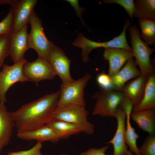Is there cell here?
Here are the masks:
<instances>
[{"label": "cell", "mask_w": 155, "mask_h": 155, "mask_svg": "<svg viewBox=\"0 0 155 155\" xmlns=\"http://www.w3.org/2000/svg\"><path fill=\"white\" fill-rule=\"evenodd\" d=\"M60 93L59 90L46 95L10 112L17 132L35 129L52 120L57 106Z\"/></svg>", "instance_id": "cell-1"}, {"label": "cell", "mask_w": 155, "mask_h": 155, "mask_svg": "<svg viewBox=\"0 0 155 155\" xmlns=\"http://www.w3.org/2000/svg\"><path fill=\"white\" fill-rule=\"evenodd\" d=\"M89 112L85 106L74 104L57 106L53 117V119L67 122L80 127L83 132L92 135L95 132L94 124L88 120Z\"/></svg>", "instance_id": "cell-2"}, {"label": "cell", "mask_w": 155, "mask_h": 155, "mask_svg": "<svg viewBox=\"0 0 155 155\" xmlns=\"http://www.w3.org/2000/svg\"><path fill=\"white\" fill-rule=\"evenodd\" d=\"M130 25L129 21L126 20L121 33L112 40L105 42H98L93 41L86 38L82 34H79L72 43V45L75 47L82 49L81 55L82 60L84 62L89 61V55L93 49L96 48H119L131 52V49L127 43L126 35L127 29Z\"/></svg>", "instance_id": "cell-3"}, {"label": "cell", "mask_w": 155, "mask_h": 155, "mask_svg": "<svg viewBox=\"0 0 155 155\" xmlns=\"http://www.w3.org/2000/svg\"><path fill=\"white\" fill-rule=\"evenodd\" d=\"M129 27L128 30L132 45L131 52L135 59V63L139 66L141 75H149L154 73V67L150 60V55L154 49L142 40L136 25H130Z\"/></svg>", "instance_id": "cell-4"}, {"label": "cell", "mask_w": 155, "mask_h": 155, "mask_svg": "<svg viewBox=\"0 0 155 155\" xmlns=\"http://www.w3.org/2000/svg\"><path fill=\"white\" fill-rule=\"evenodd\" d=\"M124 97L121 91L100 89L92 96L96 101L92 115L115 117L117 108Z\"/></svg>", "instance_id": "cell-5"}, {"label": "cell", "mask_w": 155, "mask_h": 155, "mask_svg": "<svg viewBox=\"0 0 155 155\" xmlns=\"http://www.w3.org/2000/svg\"><path fill=\"white\" fill-rule=\"evenodd\" d=\"M28 23L31 26L30 32L28 34L29 49L36 51L38 57L47 59L53 44L46 37L42 21L34 11L30 16Z\"/></svg>", "instance_id": "cell-6"}, {"label": "cell", "mask_w": 155, "mask_h": 155, "mask_svg": "<svg viewBox=\"0 0 155 155\" xmlns=\"http://www.w3.org/2000/svg\"><path fill=\"white\" fill-rule=\"evenodd\" d=\"M91 78L89 73L64 86H61L57 106L74 104L85 106V88Z\"/></svg>", "instance_id": "cell-7"}, {"label": "cell", "mask_w": 155, "mask_h": 155, "mask_svg": "<svg viewBox=\"0 0 155 155\" xmlns=\"http://www.w3.org/2000/svg\"><path fill=\"white\" fill-rule=\"evenodd\" d=\"M26 60L10 65L3 64L0 70V103L6 102V93L9 88L14 84L29 81L24 75L23 67Z\"/></svg>", "instance_id": "cell-8"}, {"label": "cell", "mask_w": 155, "mask_h": 155, "mask_svg": "<svg viewBox=\"0 0 155 155\" xmlns=\"http://www.w3.org/2000/svg\"><path fill=\"white\" fill-rule=\"evenodd\" d=\"M23 72L29 81L36 83L43 80H53L56 75L48 60L39 57L32 62L26 60Z\"/></svg>", "instance_id": "cell-9"}, {"label": "cell", "mask_w": 155, "mask_h": 155, "mask_svg": "<svg viewBox=\"0 0 155 155\" xmlns=\"http://www.w3.org/2000/svg\"><path fill=\"white\" fill-rule=\"evenodd\" d=\"M47 59L56 75L61 78L62 82L61 86L65 85L74 80L70 71L71 60L59 47L53 44Z\"/></svg>", "instance_id": "cell-10"}, {"label": "cell", "mask_w": 155, "mask_h": 155, "mask_svg": "<svg viewBox=\"0 0 155 155\" xmlns=\"http://www.w3.org/2000/svg\"><path fill=\"white\" fill-rule=\"evenodd\" d=\"M28 24L19 30L12 32L10 34L9 56L14 64L19 62L24 59V54L29 49L28 40Z\"/></svg>", "instance_id": "cell-11"}, {"label": "cell", "mask_w": 155, "mask_h": 155, "mask_svg": "<svg viewBox=\"0 0 155 155\" xmlns=\"http://www.w3.org/2000/svg\"><path fill=\"white\" fill-rule=\"evenodd\" d=\"M37 1V0L18 1L14 7L12 8L13 32H17L28 24Z\"/></svg>", "instance_id": "cell-12"}, {"label": "cell", "mask_w": 155, "mask_h": 155, "mask_svg": "<svg viewBox=\"0 0 155 155\" xmlns=\"http://www.w3.org/2000/svg\"><path fill=\"white\" fill-rule=\"evenodd\" d=\"M115 118L117 122L115 133L112 139L106 143L112 144L113 155H125L128 150L125 141L126 115L124 111L119 106L117 108Z\"/></svg>", "instance_id": "cell-13"}, {"label": "cell", "mask_w": 155, "mask_h": 155, "mask_svg": "<svg viewBox=\"0 0 155 155\" xmlns=\"http://www.w3.org/2000/svg\"><path fill=\"white\" fill-rule=\"evenodd\" d=\"M104 49L103 57L108 61V74L111 76L116 74L124 63L133 57L131 52L125 49L114 48Z\"/></svg>", "instance_id": "cell-14"}, {"label": "cell", "mask_w": 155, "mask_h": 155, "mask_svg": "<svg viewBox=\"0 0 155 155\" xmlns=\"http://www.w3.org/2000/svg\"><path fill=\"white\" fill-rule=\"evenodd\" d=\"M150 75H141L134 80L125 85L123 87L121 91L125 96L132 102L134 106L137 105L141 101L146 83Z\"/></svg>", "instance_id": "cell-15"}, {"label": "cell", "mask_w": 155, "mask_h": 155, "mask_svg": "<svg viewBox=\"0 0 155 155\" xmlns=\"http://www.w3.org/2000/svg\"><path fill=\"white\" fill-rule=\"evenodd\" d=\"M15 127L14 121L5 104L0 103V153L10 142Z\"/></svg>", "instance_id": "cell-16"}, {"label": "cell", "mask_w": 155, "mask_h": 155, "mask_svg": "<svg viewBox=\"0 0 155 155\" xmlns=\"http://www.w3.org/2000/svg\"><path fill=\"white\" fill-rule=\"evenodd\" d=\"M135 64L132 57L127 61L121 70L115 74L111 76L115 90L121 91L127 82L141 75Z\"/></svg>", "instance_id": "cell-17"}, {"label": "cell", "mask_w": 155, "mask_h": 155, "mask_svg": "<svg viewBox=\"0 0 155 155\" xmlns=\"http://www.w3.org/2000/svg\"><path fill=\"white\" fill-rule=\"evenodd\" d=\"M17 136L23 140H36L41 143L48 141L55 143L60 140L54 131L46 125L34 130L17 132Z\"/></svg>", "instance_id": "cell-18"}, {"label": "cell", "mask_w": 155, "mask_h": 155, "mask_svg": "<svg viewBox=\"0 0 155 155\" xmlns=\"http://www.w3.org/2000/svg\"><path fill=\"white\" fill-rule=\"evenodd\" d=\"M131 117L140 129L148 132L149 134H155V109L133 111L131 113Z\"/></svg>", "instance_id": "cell-19"}, {"label": "cell", "mask_w": 155, "mask_h": 155, "mask_svg": "<svg viewBox=\"0 0 155 155\" xmlns=\"http://www.w3.org/2000/svg\"><path fill=\"white\" fill-rule=\"evenodd\" d=\"M155 109V74H151L146 83L144 95L141 102L134 106L133 111Z\"/></svg>", "instance_id": "cell-20"}, {"label": "cell", "mask_w": 155, "mask_h": 155, "mask_svg": "<svg viewBox=\"0 0 155 155\" xmlns=\"http://www.w3.org/2000/svg\"><path fill=\"white\" fill-rule=\"evenodd\" d=\"M46 125L54 131L60 139H66L72 135L83 132L77 125L59 120L53 119Z\"/></svg>", "instance_id": "cell-21"}, {"label": "cell", "mask_w": 155, "mask_h": 155, "mask_svg": "<svg viewBox=\"0 0 155 155\" xmlns=\"http://www.w3.org/2000/svg\"><path fill=\"white\" fill-rule=\"evenodd\" d=\"M134 2L135 17L140 20H155V0H137Z\"/></svg>", "instance_id": "cell-22"}, {"label": "cell", "mask_w": 155, "mask_h": 155, "mask_svg": "<svg viewBox=\"0 0 155 155\" xmlns=\"http://www.w3.org/2000/svg\"><path fill=\"white\" fill-rule=\"evenodd\" d=\"M132 110L131 108H128L124 110L126 113V125L125 132V142L126 144L129 146L130 150L132 152L134 153L135 155H141L137 145V141L139 138V135L131 126L130 121Z\"/></svg>", "instance_id": "cell-23"}, {"label": "cell", "mask_w": 155, "mask_h": 155, "mask_svg": "<svg viewBox=\"0 0 155 155\" xmlns=\"http://www.w3.org/2000/svg\"><path fill=\"white\" fill-rule=\"evenodd\" d=\"M141 30V39L145 41L148 45L154 44L155 43V20H138Z\"/></svg>", "instance_id": "cell-24"}, {"label": "cell", "mask_w": 155, "mask_h": 155, "mask_svg": "<svg viewBox=\"0 0 155 155\" xmlns=\"http://www.w3.org/2000/svg\"><path fill=\"white\" fill-rule=\"evenodd\" d=\"M141 155H155V135L149 134L138 148Z\"/></svg>", "instance_id": "cell-25"}, {"label": "cell", "mask_w": 155, "mask_h": 155, "mask_svg": "<svg viewBox=\"0 0 155 155\" xmlns=\"http://www.w3.org/2000/svg\"><path fill=\"white\" fill-rule=\"evenodd\" d=\"M96 81L100 89L106 90H115L111 76L102 72L96 76Z\"/></svg>", "instance_id": "cell-26"}, {"label": "cell", "mask_w": 155, "mask_h": 155, "mask_svg": "<svg viewBox=\"0 0 155 155\" xmlns=\"http://www.w3.org/2000/svg\"><path fill=\"white\" fill-rule=\"evenodd\" d=\"M10 43V34L0 36V70L5 59L9 56Z\"/></svg>", "instance_id": "cell-27"}, {"label": "cell", "mask_w": 155, "mask_h": 155, "mask_svg": "<svg viewBox=\"0 0 155 155\" xmlns=\"http://www.w3.org/2000/svg\"><path fill=\"white\" fill-rule=\"evenodd\" d=\"M12 9L10 8L5 17L0 22V36L9 35L12 32Z\"/></svg>", "instance_id": "cell-28"}, {"label": "cell", "mask_w": 155, "mask_h": 155, "mask_svg": "<svg viewBox=\"0 0 155 155\" xmlns=\"http://www.w3.org/2000/svg\"><path fill=\"white\" fill-rule=\"evenodd\" d=\"M103 1L108 4L115 3L118 4L123 7L128 15L133 20L135 10V3L133 0H105Z\"/></svg>", "instance_id": "cell-29"}, {"label": "cell", "mask_w": 155, "mask_h": 155, "mask_svg": "<svg viewBox=\"0 0 155 155\" xmlns=\"http://www.w3.org/2000/svg\"><path fill=\"white\" fill-rule=\"evenodd\" d=\"M42 147V143L37 142L34 146L29 150L10 152L7 155H43L40 152Z\"/></svg>", "instance_id": "cell-30"}, {"label": "cell", "mask_w": 155, "mask_h": 155, "mask_svg": "<svg viewBox=\"0 0 155 155\" xmlns=\"http://www.w3.org/2000/svg\"><path fill=\"white\" fill-rule=\"evenodd\" d=\"M108 148V146H104L99 148H91L85 151L82 152L80 155H106L105 152Z\"/></svg>", "instance_id": "cell-31"}, {"label": "cell", "mask_w": 155, "mask_h": 155, "mask_svg": "<svg viewBox=\"0 0 155 155\" xmlns=\"http://www.w3.org/2000/svg\"><path fill=\"white\" fill-rule=\"evenodd\" d=\"M67 1L69 2L71 5L74 9L78 16L80 17L82 23L84 22L82 19V16L83 13V10L82 8L80 6L78 1L76 0H67Z\"/></svg>", "instance_id": "cell-32"}, {"label": "cell", "mask_w": 155, "mask_h": 155, "mask_svg": "<svg viewBox=\"0 0 155 155\" xmlns=\"http://www.w3.org/2000/svg\"><path fill=\"white\" fill-rule=\"evenodd\" d=\"M18 0H0V5L7 4L13 8L16 4Z\"/></svg>", "instance_id": "cell-33"}, {"label": "cell", "mask_w": 155, "mask_h": 155, "mask_svg": "<svg viewBox=\"0 0 155 155\" xmlns=\"http://www.w3.org/2000/svg\"><path fill=\"white\" fill-rule=\"evenodd\" d=\"M125 155H135L132 154V152L130 150H128Z\"/></svg>", "instance_id": "cell-34"}, {"label": "cell", "mask_w": 155, "mask_h": 155, "mask_svg": "<svg viewBox=\"0 0 155 155\" xmlns=\"http://www.w3.org/2000/svg\"><path fill=\"white\" fill-rule=\"evenodd\" d=\"M59 155H68L66 154H60Z\"/></svg>", "instance_id": "cell-35"}]
</instances>
